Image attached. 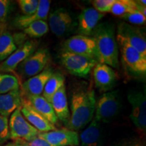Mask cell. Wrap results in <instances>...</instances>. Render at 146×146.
I'll use <instances>...</instances> for the list:
<instances>
[{
    "instance_id": "ba28073f",
    "label": "cell",
    "mask_w": 146,
    "mask_h": 146,
    "mask_svg": "<svg viewBox=\"0 0 146 146\" xmlns=\"http://www.w3.org/2000/svg\"><path fill=\"white\" fill-rule=\"evenodd\" d=\"M48 20L49 28L58 37L71 33L77 26L75 18L64 8H60L52 12Z\"/></svg>"
},
{
    "instance_id": "3957f363",
    "label": "cell",
    "mask_w": 146,
    "mask_h": 146,
    "mask_svg": "<svg viewBox=\"0 0 146 146\" xmlns=\"http://www.w3.org/2000/svg\"><path fill=\"white\" fill-rule=\"evenodd\" d=\"M121 104L118 91H108L96 102L95 119L100 123H110L119 114Z\"/></svg>"
},
{
    "instance_id": "7402d4cb",
    "label": "cell",
    "mask_w": 146,
    "mask_h": 146,
    "mask_svg": "<svg viewBox=\"0 0 146 146\" xmlns=\"http://www.w3.org/2000/svg\"><path fill=\"white\" fill-rule=\"evenodd\" d=\"M36 112L48 120L52 125H56L58 123V119L55 114L52 106L50 102L45 100L42 96L29 97L25 98Z\"/></svg>"
},
{
    "instance_id": "603a6c76",
    "label": "cell",
    "mask_w": 146,
    "mask_h": 146,
    "mask_svg": "<svg viewBox=\"0 0 146 146\" xmlns=\"http://www.w3.org/2000/svg\"><path fill=\"white\" fill-rule=\"evenodd\" d=\"M64 85H65L64 75L60 73H54L47 81L42 93V96L51 103L54 94Z\"/></svg>"
},
{
    "instance_id": "d6a6232c",
    "label": "cell",
    "mask_w": 146,
    "mask_h": 146,
    "mask_svg": "<svg viewBox=\"0 0 146 146\" xmlns=\"http://www.w3.org/2000/svg\"><path fill=\"white\" fill-rule=\"evenodd\" d=\"M24 146H53L39 136L30 141H23Z\"/></svg>"
},
{
    "instance_id": "9c48e42d",
    "label": "cell",
    "mask_w": 146,
    "mask_h": 146,
    "mask_svg": "<svg viewBox=\"0 0 146 146\" xmlns=\"http://www.w3.org/2000/svg\"><path fill=\"white\" fill-rule=\"evenodd\" d=\"M131 106L130 118L139 131L145 132L146 129V98L145 91L133 90L127 95Z\"/></svg>"
},
{
    "instance_id": "ac0fdd59",
    "label": "cell",
    "mask_w": 146,
    "mask_h": 146,
    "mask_svg": "<svg viewBox=\"0 0 146 146\" xmlns=\"http://www.w3.org/2000/svg\"><path fill=\"white\" fill-rule=\"evenodd\" d=\"M50 0H39V6L36 12L30 15L18 16L14 21V26L18 29H24L34 22L47 20L50 12Z\"/></svg>"
},
{
    "instance_id": "1f68e13d",
    "label": "cell",
    "mask_w": 146,
    "mask_h": 146,
    "mask_svg": "<svg viewBox=\"0 0 146 146\" xmlns=\"http://www.w3.org/2000/svg\"><path fill=\"white\" fill-rule=\"evenodd\" d=\"M12 11V1L9 0H0V24L6 23Z\"/></svg>"
},
{
    "instance_id": "4316f807",
    "label": "cell",
    "mask_w": 146,
    "mask_h": 146,
    "mask_svg": "<svg viewBox=\"0 0 146 146\" xmlns=\"http://www.w3.org/2000/svg\"><path fill=\"white\" fill-rule=\"evenodd\" d=\"M134 10H136V3L133 0H115L110 12L113 15L121 17Z\"/></svg>"
},
{
    "instance_id": "2e32d148",
    "label": "cell",
    "mask_w": 146,
    "mask_h": 146,
    "mask_svg": "<svg viewBox=\"0 0 146 146\" xmlns=\"http://www.w3.org/2000/svg\"><path fill=\"white\" fill-rule=\"evenodd\" d=\"M104 16V14L100 13L91 7L83 9L78 16L76 32L80 35L91 36Z\"/></svg>"
},
{
    "instance_id": "83f0119b",
    "label": "cell",
    "mask_w": 146,
    "mask_h": 146,
    "mask_svg": "<svg viewBox=\"0 0 146 146\" xmlns=\"http://www.w3.org/2000/svg\"><path fill=\"white\" fill-rule=\"evenodd\" d=\"M124 21L129 24L136 25H143L145 24L146 16L138 10H134L121 16ZM125 22V23H126Z\"/></svg>"
},
{
    "instance_id": "5b68a950",
    "label": "cell",
    "mask_w": 146,
    "mask_h": 146,
    "mask_svg": "<svg viewBox=\"0 0 146 146\" xmlns=\"http://www.w3.org/2000/svg\"><path fill=\"white\" fill-rule=\"evenodd\" d=\"M60 62L69 73L82 78L88 76L98 63V62L94 58L64 51L60 55Z\"/></svg>"
},
{
    "instance_id": "f1b7e54d",
    "label": "cell",
    "mask_w": 146,
    "mask_h": 146,
    "mask_svg": "<svg viewBox=\"0 0 146 146\" xmlns=\"http://www.w3.org/2000/svg\"><path fill=\"white\" fill-rule=\"evenodd\" d=\"M18 3L24 15L35 13L39 6V0H20Z\"/></svg>"
},
{
    "instance_id": "8992f818",
    "label": "cell",
    "mask_w": 146,
    "mask_h": 146,
    "mask_svg": "<svg viewBox=\"0 0 146 146\" xmlns=\"http://www.w3.org/2000/svg\"><path fill=\"white\" fill-rule=\"evenodd\" d=\"M9 131L10 137L13 141H30L38 137L40 133L23 116L21 107L11 114Z\"/></svg>"
},
{
    "instance_id": "d6986e66",
    "label": "cell",
    "mask_w": 146,
    "mask_h": 146,
    "mask_svg": "<svg viewBox=\"0 0 146 146\" xmlns=\"http://www.w3.org/2000/svg\"><path fill=\"white\" fill-rule=\"evenodd\" d=\"M51 104L58 120L66 125L70 119V110L68 108L66 86L64 85L53 96Z\"/></svg>"
},
{
    "instance_id": "4dcf8cb0",
    "label": "cell",
    "mask_w": 146,
    "mask_h": 146,
    "mask_svg": "<svg viewBox=\"0 0 146 146\" xmlns=\"http://www.w3.org/2000/svg\"><path fill=\"white\" fill-rule=\"evenodd\" d=\"M10 139L8 118L0 115V145L5 143Z\"/></svg>"
},
{
    "instance_id": "5bb4252c",
    "label": "cell",
    "mask_w": 146,
    "mask_h": 146,
    "mask_svg": "<svg viewBox=\"0 0 146 146\" xmlns=\"http://www.w3.org/2000/svg\"><path fill=\"white\" fill-rule=\"evenodd\" d=\"M93 76L96 88L101 92H108L116 84V72L112 67L105 64H97L93 69Z\"/></svg>"
},
{
    "instance_id": "484cf974",
    "label": "cell",
    "mask_w": 146,
    "mask_h": 146,
    "mask_svg": "<svg viewBox=\"0 0 146 146\" xmlns=\"http://www.w3.org/2000/svg\"><path fill=\"white\" fill-rule=\"evenodd\" d=\"M48 24L45 21H37L24 29V33L31 38H39L49 31Z\"/></svg>"
},
{
    "instance_id": "e0dca14e",
    "label": "cell",
    "mask_w": 146,
    "mask_h": 146,
    "mask_svg": "<svg viewBox=\"0 0 146 146\" xmlns=\"http://www.w3.org/2000/svg\"><path fill=\"white\" fill-rule=\"evenodd\" d=\"M21 112L25 119L39 133L49 132L56 129V126L52 125L41 114L36 112L31 106L27 100L24 99L23 98L21 107Z\"/></svg>"
},
{
    "instance_id": "e575fe53",
    "label": "cell",
    "mask_w": 146,
    "mask_h": 146,
    "mask_svg": "<svg viewBox=\"0 0 146 146\" xmlns=\"http://www.w3.org/2000/svg\"><path fill=\"white\" fill-rule=\"evenodd\" d=\"M122 146H143L141 143H140L139 142H132V143H129L125 145H123Z\"/></svg>"
},
{
    "instance_id": "ffe728a7",
    "label": "cell",
    "mask_w": 146,
    "mask_h": 146,
    "mask_svg": "<svg viewBox=\"0 0 146 146\" xmlns=\"http://www.w3.org/2000/svg\"><path fill=\"white\" fill-rule=\"evenodd\" d=\"M81 146H102V132L100 123L94 118L79 137Z\"/></svg>"
},
{
    "instance_id": "9a60e30c",
    "label": "cell",
    "mask_w": 146,
    "mask_h": 146,
    "mask_svg": "<svg viewBox=\"0 0 146 146\" xmlns=\"http://www.w3.org/2000/svg\"><path fill=\"white\" fill-rule=\"evenodd\" d=\"M36 47L35 42L31 41L25 42L0 64V72H14L18 66L34 52Z\"/></svg>"
},
{
    "instance_id": "6da1fadb",
    "label": "cell",
    "mask_w": 146,
    "mask_h": 146,
    "mask_svg": "<svg viewBox=\"0 0 146 146\" xmlns=\"http://www.w3.org/2000/svg\"><path fill=\"white\" fill-rule=\"evenodd\" d=\"M96 105V96L93 89L74 91L70 98V119L66 127L74 131L86 127L94 117Z\"/></svg>"
},
{
    "instance_id": "30bf717a",
    "label": "cell",
    "mask_w": 146,
    "mask_h": 146,
    "mask_svg": "<svg viewBox=\"0 0 146 146\" xmlns=\"http://www.w3.org/2000/svg\"><path fill=\"white\" fill-rule=\"evenodd\" d=\"M64 52L94 58L98 62L96 43L91 36L80 35L70 36L64 43Z\"/></svg>"
},
{
    "instance_id": "cb8c5ba5",
    "label": "cell",
    "mask_w": 146,
    "mask_h": 146,
    "mask_svg": "<svg viewBox=\"0 0 146 146\" xmlns=\"http://www.w3.org/2000/svg\"><path fill=\"white\" fill-rule=\"evenodd\" d=\"M17 50V46L12 34L3 31L0 34V62L5 61Z\"/></svg>"
},
{
    "instance_id": "836d02e7",
    "label": "cell",
    "mask_w": 146,
    "mask_h": 146,
    "mask_svg": "<svg viewBox=\"0 0 146 146\" xmlns=\"http://www.w3.org/2000/svg\"><path fill=\"white\" fill-rule=\"evenodd\" d=\"M2 146H24L23 141H13Z\"/></svg>"
},
{
    "instance_id": "8fae6325",
    "label": "cell",
    "mask_w": 146,
    "mask_h": 146,
    "mask_svg": "<svg viewBox=\"0 0 146 146\" xmlns=\"http://www.w3.org/2000/svg\"><path fill=\"white\" fill-rule=\"evenodd\" d=\"M117 35L123 36L131 46L146 56L145 35L139 28L125 22H121L118 25Z\"/></svg>"
},
{
    "instance_id": "277c9868",
    "label": "cell",
    "mask_w": 146,
    "mask_h": 146,
    "mask_svg": "<svg viewBox=\"0 0 146 146\" xmlns=\"http://www.w3.org/2000/svg\"><path fill=\"white\" fill-rule=\"evenodd\" d=\"M50 60V55L46 48H40L21 62L16 70L21 79H28L41 73Z\"/></svg>"
},
{
    "instance_id": "44dd1931",
    "label": "cell",
    "mask_w": 146,
    "mask_h": 146,
    "mask_svg": "<svg viewBox=\"0 0 146 146\" xmlns=\"http://www.w3.org/2000/svg\"><path fill=\"white\" fill-rule=\"evenodd\" d=\"M23 102L21 89L0 95V115L8 118L16 109L21 107Z\"/></svg>"
},
{
    "instance_id": "4fadbf2b",
    "label": "cell",
    "mask_w": 146,
    "mask_h": 146,
    "mask_svg": "<svg viewBox=\"0 0 146 146\" xmlns=\"http://www.w3.org/2000/svg\"><path fill=\"white\" fill-rule=\"evenodd\" d=\"M54 71L51 68H45L41 73L28 78L22 83L21 94L25 98L41 96L44 87Z\"/></svg>"
},
{
    "instance_id": "52a82bcc",
    "label": "cell",
    "mask_w": 146,
    "mask_h": 146,
    "mask_svg": "<svg viewBox=\"0 0 146 146\" xmlns=\"http://www.w3.org/2000/svg\"><path fill=\"white\" fill-rule=\"evenodd\" d=\"M118 47L121 52L124 64L131 72L137 74H145L146 72V56L140 54L131 46L123 36H116Z\"/></svg>"
},
{
    "instance_id": "7c38bea8",
    "label": "cell",
    "mask_w": 146,
    "mask_h": 146,
    "mask_svg": "<svg viewBox=\"0 0 146 146\" xmlns=\"http://www.w3.org/2000/svg\"><path fill=\"white\" fill-rule=\"evenodd\" d=\"M39 137L53 146H78L79 136L76 131L68 129H56L49 132L40 133Z\"/></svg>"
},
{
    "instance_id": "f546056e",
    "label": "cell",
    "mask_w": 146,
    "mask_h": 146,
    "mask_svg": "<svg viewBox=\"0 0 146 146\" xmlns=\"http://www.w3.org/2000/svg\"><path fill=\"white\" fill-rule=\"evenodd\" d=\"M115 0H94L91 1L93 8L100 13L104 14L110 12Z\"/></svg>"
},
{
    "instance_id": "7a4b0ae2",
    "label": "cell",
    "mask_w": 146,
    "mask_h": 146,
    "mask_svg": "<svg viewBox=\"0 0 146 146\" xmlns=\"http://www.w3.org/2000/svg\"><path fill=\"white\" fill-rule=\"evenodd\" d=\"M91 36L96 43L98 62L118 68V45L113 24L109 22L99 23Z\"/></svg>"
},
{
    "instance_id": "d4e9b609",
    "label": "cell",
    "mask_w": 146,
    "mask_h": 146,
    "mask_svg": "<svg viewBox=\"0 0 146 146\" xmlns=\"http://www.w3.org/2000/svg\"><path fill=\"white\" fill-rule=\"evenodd\" d=\"M19 88L20 83L16 76L7 73H0V95Z\"/></svg>"
}]
</instances>
